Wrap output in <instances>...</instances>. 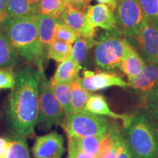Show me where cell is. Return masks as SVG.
Instances as JSON below:
<instances>
[{"label":"cell","mask_w":158,"mask_h":158,"mask_svg":"<svg viewBox=\"0 0 158 158\" xmlns=\"http://www.w3.org/2000/svg\"><path fill=\"white\" fill-rule=\"evenodd\" d=\"M40 74L35 66L23 67L15 73L7 106V119L18 135L28 138L39 122V82Z\"/></svg>","instance_id":"1"},{"label":"cell","mask_w":158,"mask_h":158,"mask_svg":"<svg viewBox=\"0 0 158 158\" xmlns=\"http://www.w3.org/2000/svg\"><path fill=\"white\" fill-rule=\"evenodd\" d=\"M0 30L7 36L19 56L44 71L45 64L39 39L37 15L25 19L5 18L0 23Z\"/></svg>","instance_id":"2"},{"label":"cell","mask_w":158,"mask_h":158,"mask_svg":"<svg viewBox=\"0 0 158 158\" xmlns=\"http://www.w3.org/2000/svg\"><path fill=\"white\" fill-rule=\"evenodd\" d=\"M122 133L131 158H158V131L143 113L130 116Z\"/></svg>","instance_id":"3"},{"label":"cell","mask_w":158,"mask_h":158,"mask_svg":"<svg viewBox=\"0 0 158 158\" xmlns=\"http://www.w3.org/2000/svg\"><path fill=\"white\" fill-rule=\"evenodd\" d=\"M97 41L94 51L96 66L106 70L119 68L128 43L121 31L118 28L106 30Z\"/></svg>","instance_id":"4"},{"label":"cell","mask_w":158,"mask_h":158,"mask_svg":"<svg viewBox=\"0 0 158 158\" xmlns=\"http://www.w3.org/2000/svg\"><path fill=\"white\" fill-rule=\"evenodd\" d=\"M62 126L68 135L84 138L106 135L111 124L109 120L103 116L84 110L65 118Z\"/></svg>","instance_id":"5"},{"label":"cell","mask_w":158,"mask_h":158,"mask_svg":"<svg viewBox=\"0 0 158 158\" xmlns=\"http://www.w3.org/2000/svg\"><path fill=\"white\" fill-rule=\"evenodd\" d=\"M39 82V122L40 128L48 130L55 124H62L63 110L55 96L51 81L45 71H40Z\"/></svg>","instance_id":"6"},{"label":"cell","mask_w":158,"mask_h":158,"mask_svg":"<svg viewBox=\"0 0 158 158\" xmlns=\"http://www.w3.org/2000/svg\"><path fill=\"white\" fill-rule=\"evenodd\" d=\"M114 13L118 28L126 40L137 35L147 21L138 0H120Z\"/></svg>","instance_id":"7"},{"label":"cell","mask_w":158,"mask_h":158,"mask_svg":"<svg viewBox=\"0 0 158 158\" xmlns=\"http://www.w3.org/2000/svg\"><path fill=\"white\" fill-rule=\"evenodd\" d=\"M127 40L146 63L158 62V19H147L143 28Z\"/></svg>","instance_id":"8"},{"label":"cell","mask_w":158,"mask_h":158,"mask_svg":"<svg viewBox=\"0 0 158 158\" xmlns=\"http://www.w3.org/2000/svg\"><path fill=\"white\" fill-rule=\"evenodd\" d=\"M64 138L53 131L35 140L32 154L35 158H62L65 152Z\"/></svg>","instance_id":"9"},{"label":"cell","mask_w":158,"mask_h":158,"mask_svg":"<svg viewBox=\"0 0 158 158\" xmlns=\"http://www.w3.org/2000/svg\"><path fill=\"white\" fill-rule=\"evenodd\" d=\"M83 78L81 82L85 89L89 92H96L111 86H119L124 88L128 86V84L115 73L108 72L95 73L85 70L83 73Z\"/></svg>","instance_id":"10"},{"label":"cell","mask_w":158,"mask_h":158,"mask_svg":"<svg viewBox=\"0 0 158 158\" xmlns=\"http://www.w3.org/2000/svg\"><path fill=\"white\" fill-rule=\"evenodd\" d=\"M63 22L76 31L78 36L94 38L96 36V29L89 22L86 12L81 11L69 5L61 15Z\"/></svg>","instance_id":"11"},{"label":"cell","mask_w":158,"mask_h":158,"mask_svg":"<svg viewBox=\"0 0 158 158\" xmlns=\"http://www.w3.org/2000/svg\"><path fill=\"white\" fill-rule=\"evenodd\" d=\"M59 19H55L42 13L37 15L39 39L45 64L49 59L51 45L56 40V27Z\"/></svg>","instance_id":"12"},{"label":"cell","mask_w":158,"mask_h":158,"mask_svg":"<svg viewBox=\"0 0 158 158\" xmlns=\"http://www.w3.org/2000/svg\"><path fill=\"white\" fill-rule=\"evenodd\" d=\"M86 14L89 22L94 28L100 27L107 31L118 28L114 12L106 5L100 3L89 6Z\"/></svg>","instance_id":"13"},{"label":"cell","mask_w":158,"mask_h":158,"mask_svg":"<svg viewBox=\"0 0 158 158\" xmlns=\"http://www.w3.org/2000/svg\"><path fill=\"white\" fill-rule=\"evenodd\" d=\"M128 86L145 95L158 86V62L146 63L137 76L128 81Z\"/></svg>","instance_id":"14"},{"label":"cell","mask_w":158,"mask_h":158,"mask_svg":"<svg viewBox=\"0 0 158 158\" xmlns=\"http://www.w3.org/2000/svg\"><path fill=\"white\" fill-rule=\"evenodd\" d=\"M145 64V61L139 53L128 43L124 58L119 65L120 70L127 76L128 81L131 80L141 73Z\"/></svg>","instance_id":"15"},{"label":"cell","mask_w":158,"mask_h":158,"mask_svg":"<svg viewBox=\"0 0 158 158\" xmlns=\"http://www.w3.org/2000/svg\"><path fill=\"white\" fill-rule=\"evenodd\" d=\"M85 110L98 115L107 116L112 118L120 119L123 122V124L127 123L130 118V116L116 114L110 110L106 98L100 94H91L86 104Z\"/></svg>","instance_id":"16"},{"label":"cell","mask_w":158,"mask_h":158,"mask_svg":"<svg viewBox=\"0 0 158 158\" xmlns=\"http://www.w3.org/2000/svg\"><path fill=\"white\" fill-rule=\"evenodd\" d=\"M19 55L8 38L0 30V68L13 69L17 66Z\"/></svg>","instance_id":"17"},{"label":"cell","mask_w":158,"mask_h":158,"mask_svg":"<svg viewBox=\"0 0 158 158\" xmlns=\"http://www.w3.org/2000/svg\"><path fill=\"white\" fill-rule=\"evenodd\" d=\"M81 69V65L75 62L69 57L59 64L51 81L70 84L75 79L79 78V73Z\"/></svg>","instance_id":"18"},{"label":"cell","mask_w":158,"mask_h":158,"mask_svg":"<svg viewBox=\"0 0 158 158\" xmlns=\"http://www.w3.org/2000/svg\"><path fill=\"white\" fill-rule=\"evenodd\" d=\"M51 84L53 91L62 108L65 118L68 117L71 115L72 110V89L70 84L54 81H51Z\"/></svg>","instance_id":"19"},{"label":"cell","mask_w":158,"mask_h":158,"mask_svg":"<svg viewBox=\"0 0 158 158\" xmlns=\"http://www.w3.org/2000/svg\"><path fill=\"white\" fill-rule=\"evenodd\" d=\"M72 89V110L71 114H76L85 110L86 104L91 95L90 92L83 87L81 78L70 83Z\"/></svg>","instance_id":"20"},{"label":"cell","mask_w":158,"mask_h":158,"mask_svg":"<svg viewBox=\"0 0 158 158\" xmlns=\"http://www.w3.org/2000/svg\"><path fill=\"white\" fill-rule=\"evenodd\" d=\"M143 114L158 131V86L145 95H142Z\"/></svg>","instance_id":"21"},{"label":"cell","mask_w":158,"mask_h":158,"mask_svg":"<svg viewBox=\"0 0 158 158\" xmlns=\"http://www.w3.org/2000/svg\"><path fill=\"white\" fill-rule=\"evenodd\" d=\"M97 40L89 37L79 36L73 46V50L70 58L75 62L81 65L86 61L89 51L91 48L95 46Z\"/></svg>","instance_id":"22"},{"label":"cell","mask_w":158,"mask_h":158,"mask_svg":"<svg viewBox=\"0 0 158 158\" xmlns=\"http://www.w3.org/2000/svg\"><path fill=\"white\" fill-rule=\"evenodd\" d=\"M31 15L29 0H7L6 18L25 19Z\"/></svg>","instance_id":"23"},{"label":"cell","mask_w":158,"mask_h":158,"mask_svg":"<svg viewBox=\"0 0 158 158\" xmlns=\"http://www.w3.org/2000/svg\"><path fill=\"white\" fill-rule=\"evenodd\" d=\"M69 5L68 0H42L40 13L59 19Z\"/></svg>","instance_id":"24"},{"label":"cell","mask_w":158,"mask_h":158,"mask_svg":"<svg viewBox=\"0 0 158 158\" xmlns=\"http://www.w3.org/2000/svg\"><path fill=\"white\" fill-rule=\"evenodd\" d=\"M16 135L9 141V149L6 158H30L26 138Z\"/></svg>","instance_id":"25"},{"label":"cell","mask_w":158,"mask_h":158,"mask_svg":"<svg viewBox=\"0 0 158 158\" xmlns=\"http://www.w3.org/2000/svg\"><path fill=\"white\" fill-rule=\"evenodd\" d=\"M105 135L89 136V137L84 138H76L73 137V136H71V137L73 138L77 146L83 151L98 156L100 145Z\"/></svg>","instance_id":"26"},{"label":"cell","mask_w":158,"mask_h":158,"mask_svg":"<svg viewBox=\"0 0 158 158\" xmlns=\"http://www.w3.org/2000/svg\"><path fill=\"white\" fill-rule=\"evenodd\" d=\"M72 50L73 46L70 43L55 40L51 45L49 59H54L56 62H62L70 57Z\"/></svg>","instance_id":"27"},{"label":"cell","mask_w":158,"mask_h":158,"mask_svg":"<svg viewBox=\"0 0 158 158\" xmlns=\"http://www.w3.org/2000/svg\"><path fill=\"white\" fill-rule=\"evenodd\" d=\"M78 37L76 31L63 22L62 19H59L56 27V40L72 44L76 42Z\"/></svg>","instance_id":"28"},{"label":"cell","mask_w":158,"mask_h":158,"mask_svg":"<svg viewBox=\"0 0 158 158\" xmlns=\"http://www.w3.org/2000/svg\"><path fill=\"white\" fill-rule=\"evenodd\" d=\"M147 19H158V0H138Z\"/></svg>","instance_id":"29"},{"label":"cell","mask_w":158,"mask_h":158,"mask_svg":"<svg viewBox=\"0 0 158 158\" xmlns=\"http://www.w3.org/2000/svg\"><path fill=\"white\" fill-rule=\"evenodd\" d=\"M13 69L0 68V89H13L15 84V73Z\"/></svg>","instance_id":"30"},{"label":"cell","mask_w":158,"mask_h":158,"mask_svg":"<svg viewBox=\"0 0 158 158\" xmlns=\"http://www.w3.org/2000/svg\"><path fill=\"white\" fill-rule=\"evenodd\" d=\"M68 157L70 158H98L97 156L92 155L81 149L73 138L71 136L68 135Z\"/></svg>","instance_id":"31"},{"label":"cell","mask_w":158,"mask_h":158,"mask_svg":"<svg viewBox=\"0 0 158 158\" xmlns=\"http://www.w3.org/2000/svg\"><path fill=\"white\" fill-rule=\"evenodd\" d=\"M115 158H131L129 149L124 141L122 133L120 134L119 137L118 138Z\"/></svg>","instance_id":"32"},{"label":"cell","mask_w":158,"mask_h":158,"mask_svg":"<svg viewBox=\"0 0 158 158\" xmlns=\"http://www.w3.org/2000/svg\"><path fill=\"white\" fill-rule=\"evenodd\" d=\"M71 6L81 11H86L92 0H68Z\"/></svg>","instance_id":"33"},{"label":"cell","mask_w":158,"mask_h":158,"mask_svg":"<svg viewBox=\"0 0 158 158\" xmlns=\"http://www.w3.org/2000/svg\"><path fill=\"white\" fill-rule=\"evenodd\" d=\"M9 149V141L0 138V158H6Z\"/></svg>","instance_id":"34"},{"label":"cell","mask_w":158,"mask_h":158,"mask_svg":"<svg viewBox=\"0 0 158 158\" xmlns=\"http://www.w3.org/2000/svg\"><path fill=\"white\" fill-rule=\"evenodd\" d=\"M41 1L42 0H29L32 15H37L40 14V7Z\"/></svg>","instance_id":"35"},{"label":"cell","mask_w":158,"mask_h":158,"mask_svg":"<svg viewBox=\"0 0 158 158\" xmlns=\"http://www.w3.org/2000/svg\"><path fill=\"white\" fill-rule=\"evenodd\" d=\"M7 0H0V15L4 20L7 17Z\"/></svg>","instance_id":"36"},{"label":"cell","mask_w":158,"mask_h":158,"mask_svg":"<svg viewBox=\"0 0 158 158\" xmlns=\"http://www.w3.org/2000/svg\"><path fill=\"white\" fill-rule=\"evenodd\" d=\"M100 4H104L110 7L111 11L114 12L116 7V0H97Z\"/></svg>","instance_id":"37"},{"label":"cell","mask_w":158,"mask_h":158,"mask_svg":"<svg viewBox=\"0 0 158 158\" xmlns=\"http://www.w3.org/2000/svg\"><path fill=\"white\" fill-rule=\"evenodd\" d=\"M2 21H3L2 18V17H1V15H0V23H2Z\"/></svg>","instance_id":"38"},{"label":"cell","mask_w":158,"mask_h":158,"mask_svg":"<svg viewBox=\"0 0 158 158\" xmlns=\"http://www.w3.org/2000/svg\"><path fill=\"white\" fill-rule=\"evenodd\" d=\"M116 3H117V2H118V1H120V0H116Z\"/></svg>","instance_id":"39"},{"label":"cell","mask_w":158,"mask_h":158,"mask_svg":"<svg viewBox=\"0 0 158 158\" xmlns=\"http://www.w3.org/2000/svg\"><path fill=\"white\" fill-rule=\"evenodd\" d=\"M68 158H70V157H68Z\"/></svg>","instance_id":"40"}]
</instances>
